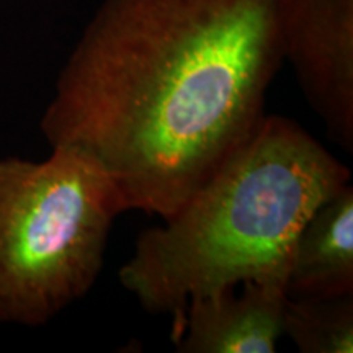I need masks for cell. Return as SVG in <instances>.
I'll use <instances>...</instances> for the list:
<instances>
[{
	"label": "cell",
	"mask_w": 353,
	"mask_h": 353,
	"mask_svg": "<svg viewBox=\"0 0 353 353\" xmlns=\"http://www.w3.org/2000/svg\"><path fill=\"white\" fill-rule=\"evenodd\" d=\"M276 0H103L44 112L123 211L175 213L263 120L283 64Z\"/></svg>",
	"instance_id": "obj_1"
},
{
	"label": "cell",
	"mask_w": 353,
	"mask_h": 353,
	"mask_svg": "<svg viewBox=\"0 0 353 353\" xmlns=\"http://www.w3.org/2000/svg\"><path fill=\"white\" fill-rule=\"evenodd\" d=\"M350 176L296 121L265 114L162 226L139 234L118 280L144 311L172 316L175 339L192 299L245 280L286 285L299 229Z\"/></svg>",
	"instance_id": "obj_2"
},
{
	"label": "cell",
	"mask_w": 353,
	"mask_h": 353,
	"mask_svg": "<svg viewBox=\"0 0 353 353\" xmlns=\"http://www.w3.org/2000/svg\"><path fill=\"white\" fill-rule=\"evenodd\" d=\"M123 211L85 154L52 148L43 162L0 161V321L39 325L85 296Z\"/></svg>",
	"instance_id": "obj_3"
},
{
	"label": "cell",
	"mask_w": 353,
	"mask_h": 353,
	"mask_svg": "<svg viewBox=\"0 0 353 353\" xmlns=\"http://www.w3.org/2000/svg\"><path fill=\"white\" fill-rule=\"evenodd\" d=\"M283 56L329 138L353 152V0H276Z\"/></svg>",
	"instance_id": "obj_4"
},
{
	"label": "cell",
	"mask_w": 353,
	"mask_h": 353,
	"mask_svg": "<svg viewBox=\"0 0 353 353\" xmlns=\"http://www.w3.org/2000/svg\"><path fill=\"white\" fill-rule=\"evenodd\" d=\"M237 286L195 298L185 307L174 341L180 353H273L285 335L286 285L245 280Z\"/></svg>",
	"instance_id": "obj_5"
},
{
	"label": "cell",
	"mask_w": 353,
	"mask_h": 353,
	"mask_svg": "<svg viewBox=\"0 0 353 353\" xmlns=\"http://www.w3.org/2000/svg\"><path fill=\"white\" fill-rule=\"evenodd\" d=\"M288 298L353 294V187L329 196L299 229L286 273Z\"/></svg>",
	"instance_id": "obj_6"
},
{
	"label": "cell",
	"mask_w": 353,
	"mask_h": 353,
	"mask_svg": "<svg viewBox=\"0 0 353 353\" xmlns=\"http://www.w3.org/2000/svg\"><path fill=\"white\" fill-rule=\"evenodd\" d=\"M285 335L303 353L353 352V294L341 298H288Z\"/></svg>",
	"instance_id": "obj_7"
}]
</instances>
